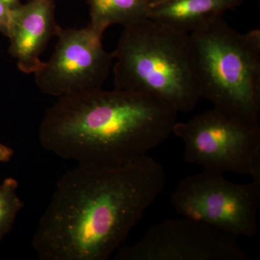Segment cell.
<instances>
[{
    "mask_svg": "<svg viewBox=\"0 0 260 260\" xmlns=\"http://www.w3.org/2000/svg\"><path fill=\"white\" fill-rule=\"evenodd\" d=\"M201 98L259 125L260 30L240 32L222 17L189 34Z\"/></svg>",
    "mask_w": 260,
    "mask_h": 260,
    "instance_id": "277c9868",
    "label": "cell"
},
{
    "mask_svg": "<svg viewBox=\"0 0 260 260\" xmlns=\"http://www.w3.org/2000/svg\"><path fill=\"white\" fill-rule=\"evenodd\" d=\"M242 0H164L150 8V18L189 34L239 6Z\"/></svg>",
    "mask_w": 260,
    "mask_h": 260,
    "instance_id": "30bf717a",
    "label": "cell"
},
{
    "mask_svg": "<svg viewBox=\"0 0 260 260\" xmlns=\"http://www.w3.org/2000/svg\"><path fill=\"white\" fill-rule=\"evenodd\" d=\"M18 181L8 177L0 184V242L12 230L24 203L18 193Z\"/></svg>",
    "mask_w": 260,
    "mask_h": 260,
    "instance_id": "7c38bea8",
    "label": "cell"
},
{
    "mask_svg": "<svg viewBox=\"0 0 260 260\" xmlns=\"http://www.w3.org/2000/svg\"><path fill=\"white\" fill-rule=\"evenodd\" d=\"M179 216L232 234L252 237L258 232L260 182L239 184L223 173L203 169L187 176L171 195Z\"/></svg>",
    "mask_w": 260,
    "mask_h": 260,
    "instance_id": "5b68a950",
    "label": "cell"
},
{
    "mask_svg": "<svg viewBox=\"0 0 260 260\" xmlns=\"http://www.w3.org/2000/svg\"><path fill=\"white\" fill-rule=\"evenodd\" d=\"M173 134L184 145V160L203 169L249 175L260 182L259 125L213 109L176 123Z\"/></svg>",
    "mask_w": 260,
    "mask_h": 260,
    "instance_id": "8992f818",
    "label": "cell"
},
{
    "mask_svg": "<svg viewBox=\"0 0 260 260\" xmlns=\"http://www.w3.org/2000/svg\"><path fill=\"white\" fill-rule=\"evenodd\" d=\"M55 0H28L12 11L9 52L19 70L34 74L42 64L40 56L61 27L56 23Z\"/></svg>",
    "mask_w": 260,
    "mask_h": 260,
    "instance_id": "9c48e42d",
    "label": "cell"
},
{
    "mask_svg": "<svg viewBox=\"0 0 260 260\" xmlns=\"http://www.w3.org/2000/svg\"><path fill=\"white\" fill-rule=\"evenodd\" d=\"M56 38L52 56L34 73L39 90L59 99L102 89L114 62L102 38L88 26L61 28Z\"/></svg>",
    "mask_w": 260,
    "mask_h": 260,
    "instance_id": "52a82bcc",
    "label": "cell"
},
{
    "mask_svg": "<svg viewBox=\"0 0 260 260\" xmlns=\"http://www.w3.org/2000/svg\"><path fill=\"white\" fill-rule=\"evenodd\" d=\"M165 185L164 167L148 155L120 167L78 164L56 183L32 248L42 260H107Z\"/></svg>",
    "mask_w": 260,
    "mask_h": 260,
    "instance_id": "6da1fadb",
    "label": "cell"
},
{
    "mask_svg": "<svg viewBox=\"0 0 260 260\" xmlns=\"http://www.w3.org/2000/svg\"><path fill=\"white\" fill-rule=\"evenodd\" d=\"M12 11L13 9L0 0V32L7 37L9 34Z\"/></svg>",
    "mask_w": 260,
    "mask_h": 260,
    "instance_id": "4fadbf2b",
    "label": "cell"
},
{
    "mask_svg": "<svg viewBox=\"0 0 260 260\" xmlns=\"http://www.w3.org/2000/svg\"><path fill=\"white\" fill-rule=\"evenodd\" d=\"M114 56L116 88L189 112L202 99L189 34L146 18L124 27Z\"/></svg>",
    "mask_w": 260,
    "mask_h": 260,
    "instance_id": "3957f363",
    "label": "cell"
},
{
    "mask_svg": "<svg viewBox=\"0 0 260 260\" xmlns=\"http://www.w3.org/2000/svg\"><path fill=\"white\" fill-rule=\"evenodd\" d=\"M162 1H164V0H148L149 4L150 5V6H153V5L158 4V3H161Z\"/></svg>",
    "mask_w": 260,
    "mask_h": 260,
    "instance_id": "2e32d148",
    "label": "cell"
},
{
    "mask_svg": "<svg viewBox=\"0 0 260 260\" xmlns=\"http://www.w3.org/2000/svg\"><path fill=\"white\" fill-rule=\"evenodd\" d=\"M232 234L180 216L162 220L129 246L122 245L116 260H248Z\"/></svg>",
    "mask_w": 260,
    "mask_h": 260,
    "instance_id": "ba28073f",
    "label": "cell"
},
{
    "mask_svg": "<svg viewBox=\"0 0 260 260\" xmlns=\"http://www.w3.org/2000/svg\"><path fill=\"white\" fill-rule=\"evenodd\" d=\"M2 1L8 5L11 9H15V8H18L22 4L20 0H2Z\"/></svg>",
    "mask_w": 260,
    "mask_h": 260,
    "instance_id": "9a60e30c",
    "label": "cell"
},
{
    "mask_svg": "<svg viewBox=\"0 0 260 260\" xmlns=\"http://www.w3.org/2000/svg\"><path fill=\"white\" fill-rule=\"evenodd\" d=\"M90 22L88 26L99 37H103L109 27H125L150 18V5L148 0H88Z\"/></svg>",
    "mask_w": 260,
    "mask_h": 260,
    "instance_id": "8fae6325",
    "label": "cell"
},
{
    "mask_svg": "<svg viewBox=\"0 0 260 260\" xmlns=\"http://www.w3.org/2000/svg\"><path fill=\"white\" fill-rule=\"evenodd\" d=\"M178 113L148 95L100 89L58 99L43 117L39 143L80 165L123 167L165 142Z\"/></svg>",
    "mask_w": 260,
    "mask_h": 260,
    "instance_id": "7a4b0ae2",
    "label": "cell"
},
{
    "mask_svg": "<svg viewBox=\"0 0 260 260\" xmlns=\"http://www.w3.org/2000/svg\"><path fill=\"white\" fill-rule=\"evenodd\" d=\"M14 155V150L9 146L0 144V162H8Z\"/></svg>",
    "mask_w": 260,
    "mask_h": 260,
    "instance_id": "5bb4252c",
    "label": "cell"
}]
</instances>
